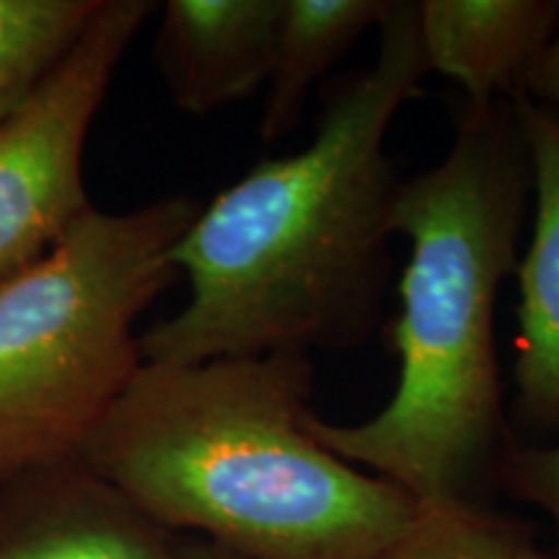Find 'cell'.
<instances>
[{"label":"cell","instance_id":"1","mask_svg":"<svg viewBox=\"0 0 559 559\" xmlns=\"http://www.w3.org/2000/svg\"><path fill=\"white\" fill-rule=\"evenodd\" d=\"M376 60L326 96L317 135L202 205L174 264L190 298L140 334V358L192 366L362 345L379 324L402 179L389 128L428 75L415 3L394 0Z\"/></svg>","mask_w":559,"mask_h":559},{"label":"cell","instance_id":"2","mask_svg":"<svg viewBox=\"0 0 559 559\" xmlns=\"http://www.w3.org/2000/svg\"><path fill=\"white\" fill-rule=\"evenodd\" d=\"M311 394L293 349L143 362L79 459L156 526L239 559H376L419 502L324 449Z\"/></svg>","mask_w":559,"mask_h":559},{"label":"cell","instance_id":"3","mask_svg":"<svg viewBox=\"0 0 559 559\" xmlns=\"http://www.w3.org/2000/svg\"><path fill=\"white\" fill-rule=\"evenodd\" d=\"M531 169L513 102L461 109L440 164L402 179L391 230L409 243L391 347L396 386L379 415L306 417L324 449L419 506L474 500L508 449L495 306L515 275Z\"/></svg>","mask_w":559,"mask_h":559},{"label":"cell","instance_id":"4","mask_svg":"<svg viewBox=\"0 0 559 559\" xmlns=\"http://www.w3.org/2000/svg\"><path fill=\"white\" fill-rule=\"evenodd\" d=\"M200 207H91L0 283V487L81 456L143 366L135 324L179 277L174 249Z\"/></svg>","mask_w":559,"mask_h":559},{"label":"cell","instance_id":"5","mask_svg":"<svg viewBox=\"0 0 559 559\" xmlns=\"http://www.w3.org/2000/svg\"><path fill=\"white\" fill-rule=\"evenodd\" d=\"M153 9L151 0H102L58 68L0 124V283L94 207L83 181L88 130Z\"/></svg>","mask_w":559,"mask_h":559},{"label":"cell","instance_id":"6","mask_svg":"<svg viewBox=\"0 0 559 559\" xmlns=\"http://www.w3.org/2000/svg\"><path fill=\"white\" fill-rule=\"evenodd\" d=\"M534 198L528 247L515 264L519 340L513 417L534 436L559 432V109L513 96Z\"/></svg>","mask_w":559,"mask_h":559},{"label":"cell","instance_id":"7","mask_svg":"<svg viewBox=\"0 0 559 559\" xmlns=\"http://www.w3.org/2000/svg\"><path fill=\"white\" fill-rule=\"evenodd\" d=\"M171 536L81 459L0 487V559H166Z\"/></svg>","mask_w":559,"mask_h":559},{"label":"cell","instance_id":"8","mask_svg":"<svg viewBox=\"0 0 559 559\" xmlns=\"http://www.w3.org/2000/svg\"><path fill=\"white\" fill-rule=\"evenodd\" d=\"M283 0H169L153 58L171 102L187 115H213L270 81Z\"/></svg>","mask_w":559,"mask_h":559},{"label":"cell","instance_id":"9","mask_svg":"<svg viewBox=\"0 0 559 559\" xmlns=\"http://www.w3.org/2000/svg\"><path fill=\"white\" fill-rule=\"evenodd\" d=\"M415 19L428 73L487 107L519 96L559 32V0H419Z\"/></svg>","mask_w":559,"mask_h":559},{"label":"cell","instance_id":"10","mask_svg":"<svg viewBox=\"0 0 559 559\" xmlns=\"http://www.w3.org/2000/svg\"><path fill=\"white\" fill-rule=\"evenodd\" d=\"M394 0H283L275 60L264 86L260 138L277 143L300 122L311 88L368 29L381 24Z\"/></svg>","mask_w":559,"mask_h":559},{"label":"cell","instance_id":"11","mask_svg":"<svg viewBox=\"0 0 559 559\" xmlns=\"http://www.w3.org/2000/svg\"><path fill=\"white\" fill-rule=\"evenodd\" d=\"M102 0H0V124L79 41Z\"/></svg>","mask_w":559,"mask_h":559},{"label":"cell","instance_id":"12","mask_svg":"<svg viewBox=\"0 0 559 559\" xmlns=\"http://www.w3.org/2000/svg\"><path fill=\"white\" fill-rule=\"evenodd\" d=\"M376 559H557L536 547L521 523L477 500L419 506L407 531Z\"/></svg>","mask_w":559,"mask_h":559},{"label":"cell","instance_id":"13","mask_svg":"<svg viewBox=\"0 0 559 559\" xmlns=\"http://www.w3.org/2000/svg\"><path fill=\"white\" fill-rule=\"evenodd\" d=\"M508 492L531 506L542 508L557 531L559 559V443L557 445H515L508 443L498 464Z\"/></svg>","mask_w":559,"mask_h":559},{"label":"cell","instance_id":"14","mask_svg":"<svg viewBox=\"0 0 559 559\" xmlns=\"http://www.w3.org/2000/svg\"><path fill=\"white\" fill-rule=\"evenodd\" d=\"M519 94L559 109V32L542 52V58L534 62V68L528 70Z\"/></svg>","mask_w":559,"mask_h":559},{"label":"cell","instance_id":"15","mask_svg":"<svg viewBox=\"0 0 559 559\" xmlns=\"http://www.w3.org/2000/svg\"><path fill=\"white\" fill-rule=\"evenodd\" d=\"M166 559H239L230 551L215 547L205 539H198V536H171L169 544V557Z\"/></svg>","mask_w":559,"mask_h":559}]
</instances>
